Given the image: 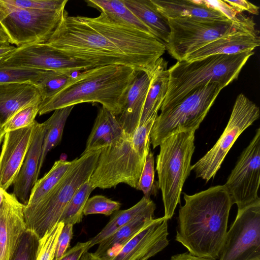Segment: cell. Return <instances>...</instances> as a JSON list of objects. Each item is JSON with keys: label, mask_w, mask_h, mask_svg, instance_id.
<instances>
[{"label": "cell", "mask_w": 260, "mask_h": 260, "mask_svg": "<svg viewBox=\"0 0 260 260\" xmlns=\"http://www.w3.org/2000/svg\"><path fill=\"white\" fill-rule=\"evenodd\" d=\"M44 44L94 67L124 66L149 74L166 50L154 36L104 12L88 17L71 16L66 11Z\"/></svg>", "instance_id": "1"}, {"label": "cell", "mask_w": 260, "mask_h": 260, "mask_svg": "<svg viewBox=\"0 0 260 260\" xmlns=\"http://www.w3.org/2000/svg\"><path fill=\"white\" fill-rule=\"evenodd\" d=\"M184 199L176 240L193 255L218 259L233 205L225 186H212L192 195L184 193Z\"/></svg>", "instance_id": "2"}, {"label": "cell", "mask_w": 260, "mask_h": 260, "mask_svg": "<svg viewBox=\"0 0 260 260\" xmlns=\"http://www.w3.org/2000/svg\"><path fill=\"white\" fill-rule=\"evenodd\" d=\"M139 72L119 65L94 67L80 72L50 98L39 104L40 115L82 103H99L116 117L121 111L125 94Z\"/></svg>", "instance_id": "3"}, {"label": "cell", "mask_w": 260, "mask_h": 260, "mask_svg": "<svg viewBox=\"0 0 260 260\" xmlns=\"http://www.w3.org/2000/svg\"><path fill=\"white\" fill-rule=\"evenodd\" d=\"M253 53L247 51L232 55L216 54L191 61H177L168 69L169 86L161 112L173 107L208 83H218L224 87L228 86L238 78Z\"/></svg>", "instance_id": "4"}, {"label": "cell", "mask_w": 260, "mask_h": 260, "mask_svg": "<svg viewBox=\"0 0 260 260\" xmlns=\"http://www.w3.org/2000/svg\"><path fill=\"white\" fill-rule=\"evenodd\" d=\"M196 131H182L165 138L160 144L156 170L161 191L165 216L170 219L178 204L184 183L191 170Z\"/></svg>", "instance_id": "5"}, {"label": "cell", "mask_w": 260, "mask_h": 260, "mask_svg": "<svg viewBox=\"0 0 260 260\" xmlns=\"http://www.w3.org/2000/svg\"><path fill=\"white\" fill-rule=\"evenodd\" d=\"M149 150L150 144H139L125 134L101 150L89 184L106 189L123 183L136 189Z\"/></svg>", "instance_id": "6"}, {"label": "cell", "mask_w": 260, "mask_h": 260, "mask_svg": "<svg viewBox=\"0 0 260 260\" xmlns=\"http://www.w3.org/2000/svg\"><path fill=\"white\" fill-rule=\"evenodd\" d=\"M101 150L82 153L65 176L25 220L40 239L59 222L73 194L94 171Z\"/></svg>", "instance_id": "7"}, {"label": "cell", "mask_w": 260, "mask_h": 260, "mask_svg": "<svg viewBox=\"0 0 260 260\" xmlns=\"http://www.w3.org/2000/svg\"><path fill=\"white\" fill-rule=\"evenodd\" d=\"M168 19L170 33L166 49L177 61L223 36L256 30L254 22L249 17L238 22L193 18Z\"/></svg>", "instance_id": "8"}, {"label": "cell", "mask_w": 260, "mask_h": 260, "mask_svg": "<svg viewBox=\"0 0 260 260\" xmlns=\"http://www.w3.org/2000/svg\"><path fill=\"white\" fill-rule=\"evenodd\" d=\"M224 87L218 83H208L198 88L173 107L161 112L155 118L150 133L153 148L174 133L199 128Z\"/></svg>", "instance_id": "9"}, {"label": "cell", "mask_w": 260, "mask_h": 260, "mask_svg": "<svg viewBox=\"0 0 260 260\" xmlns=\"http://www.w3.org/2000/svg\"><path fill=\"white\" fill-rule=\"evenodd\" d=\"M65 7L48 10L16 9L0 0V26L17 47L45 43L61 22Z\"/></svg>", "instance_id": "10"}, {"label": "cell", "mask_w": 260, "mask_h": 260, "mask_svg": "<svg viewBox=\"0 0 260 260\" xmlns=\"http://www.w3.org/2000/svg\"><path fill=\"white\" fill-rule=\"evenodd\" d=\"M259 108L243 93L237 97L228 124L215 145L191 166L197 178L207 182L220 169L240 135L259 117Z\"/></svg>", "instance_id": "11"}, {"label": "cell", "mask_w": 260, "mask_h": 260, "mask_svg": "<svg viewBox=\"0 0 260 260\" xmlns=\"http://www.w3.org/2000/svg\"><path fill=\"white\" fill-rule=\"evenodd\" d=\"M219 260H260V200L238 209Z\"/></svg>", "instance_id": "12"}, {"label": "cell", "mask_w": 260, "mask_h": 260, "mask_svg": "<svg viewBox=\"0 0 260 260\" xmlns=\"http://www.w3.org/2000/svg\"><path fill=\"white\" fill-rule=\"evenodd\" d=\"M260 128L241 153L224 185L233 204L238 209L260 200Z\"/></svg>", "instance_id": "13"}, {"label": "cell", "mask_w": 260, "mask_h": 260, "mask_svg": "<svg viewBox=\"0 0 260 260\" xmlns=\"http://www.w3.org/2000/svg\"><path fill=\"white\" fill-rule=\"evenodd\" d=\"M0 67H21L74 73L94 66L67 56L46 44L32 43L16 47L10 54L0 60Z\"/></svg>", "instance_id": "14"}, {"label": "cell", "mask_w": 260, "mask_h": 260, "mask_svg": "<svg viewBox=\"0 0 260 260\" xmlns=\"http://www.w3.org/2000/svg\"><path fill=\"white\" fill-rule=\"evenodd\" d=\"M168 219L154 218L114 255L105 260H139L150 257L169 244Z\"/></svg>", "instance_id": "15"}, {"label": "cell", "mask_w": 260, "mask_h": 260, "mask_svg": "<svg viewBox=\"0 0 260 260\" xmlns=\"http://www.w3.org/2000/svg\"><path fill=\"white\" fill-rule=\"evenodd\" d=\"M36 120L31 125L5 134L0 154V187L13 184L30 146Z\"/></svg>", "instance_id": "16"}, {"label": "cell", "mask_w": 260, "mask_h": 260, "mask_svg": "<svg viewBox=\"0 0 260 260\" xmlns=\"http://www.w3.org/2000/svg\"><path fill=\"white\" fill-rule=\"evenodd\" d=\"M24 205L12 193L5 192L0 206V260H9L26 225Z\"/></svg>", "instance_id": "17"}, {"label": "cell", "mask_w": 260, "mask_h": 260, "mask_svg": "<svg viewBox=\"0 0 260 260\" xmlns=\"http://www.w3.org/2000/svg\"><path fill=\"white\" fill-rule=\"evenodd\" d=\"M44 136L42 123L36 120L32 140L19 172L13 183L17 200L25 206L32 188L38 180L39 162Z\"/></svg>", "instance_id": "18"}, {"label": "cell", "mask_w": 260, "mask_h": 260, "mask_svg": "<svg viewBox=\"0 0 260 260\" xmlns=\"http://www.w3.org/2000/svg\"><path fill=\"white\" fill-rule=\"evenodd\" d=\"M150 80V74L139 72L125 94L121 111L116 118L127 136H132L139 126Z\"/></svg>", "instance_id": "19"}, {"label": "cell", "mask_w": 260, "mask_h": 260, "mask_svg": "<svg viewBox=\"0 0 260 260\" xmlns=\"http://www.w3.org/2000/svg\"><path fill=\"white\" fill-rule=\"evenodd\" d=\"M259 45L260 39L256 30L235 32L217 39L188 54L183 60L191 61L213 55L253 51Z\"/></svg>", "instance_id": "20"}, {"label": "cell", "mask_w": 260, "mask_h": 260, "mask_svg": "<svg viewBox=\"0 0 260 260\" xmlns=\"http://www.w3.org/2000/svg\"><path fill=\"white\" fill-rule=\"evenodd\" d=\"M42 94L39 87L30 83L0 84V125L17 112L27 106L40 104Z\"/></svg>", "instance_id": "21"}, {"label": "cell", "mask_w": 260, "mask_h": 260, "mask_svg": "<svg viewBox=\"0 0 260 260\" xmlns=\"http://www.w3.org/2000/svg\"><path fill=\"white\" fill-rule=\"evenodd\" d=\"M125 134L116 117L103 107L96 117L82 153L102 149L122 138Z\"/></svg>", "instance_id": "22"}, {"label": "cell", "mask_w": 260, "mask_h": 260, "mask_svg": "<svg viewBox=\"0 0 260 260\" xmlns=\"http://www.w3.org/2000/svg\"><path fill=\"white\" fill-rule=\"evenodd\" d=\"M167 62L160 57L150 74V84L141 114L139 126L158 115L166 98L169 82Z\"/></svg>", "instance_id": "23"}, {"label": "cell", "mask_w": 260, "mask_h": 260, "mask_svg": "<svg viewBox=\"0 0 260 260\" xmlns=\"http://www.w3.org/2000/svg\"><path fill=\"white\" fill-rule=\"evenodd\" d=\"M157 10L167 19L193 18L229 20L220 12L197 3L194 0H151Z\"/></svg>", "instance_id": "24"}, {"label": "cell", "mask_w": 260, "mask_h": 260, "mask_svg": "<svg viewBox=\"0 0 260 260\" xmlns=\"http://www.w3.org/2000/svg\"><path fill=\"white\" fill-rule=\"evenodd\" d=\"M156 205L152 200L143 197L131 208L116 211L108 223L90 241V248L110 236L120 228L142 216H153Z\"/></svg>", "instance_id": "25"}, {"label": "cell", "mask_w": 260, "mask_h": 260, "mask_svg": "<svg viewBox=\"0 0 260 260\" xmlns=\"http://www.w3.org/2000/svg\"><path fill=\"white\" fill-rule=\"evenodd\" d=\"M76 159L72 161L60 159L55 161L49 171L38 179L31 190L28 202L24 206L25 219L62 179Z\"/></svg>", "instance_id": "26"}, {"label": "cell", "mask_w": 260, "mask_h": 260, "mask_svg": "<svg viewBox=\"0 0 260 260\" xmlns=\"http://www.w3.org/2000/svg\"><path fill=\"white\" fill-rule=\"evenodd\" d=\"M127 7L164 44L169 38L168 19L156 9L151 0H123Z\"/></svg>", "instance_id": "27"}, {"label": "cell", "mask_w": 260, "mask_h": 260, "mask_svg": "<svg viewBox=\"0 0 260 260\" xmlns=\"http://www.w3.org/2000/svg\"><path fill=\"white\" fill-rule=\"evenodd\" d=\"M153 219V216H142L136 218L100 243L94 254L101 260L114 255Z\"/></svg>", "instance_id": "28"}, {"label": "cell", "mask_w": 260, "mask_h": 260, "mask_svg": "<svg viewBox=\"0 0 260 260\" xmlns=\"http://www.w3.org/2000/svg\"><path fill=\"white\" fill-rule=\"evenodd\" d=\"M74 107L68 106L54 110L52 115L42 123L44 136L39 166V172L48 153L60 143L67 118Z\"/></svg>", "instance_id": "29"}, {"label": "cell", "mask_w": 260, "mask_h": 260, "mask_svg": "<svg viewBox=\"0 0 260 260\" xmlns=\"http://www.w3.org/2000/svg\"><path fill=\"white\" fill-rule=\"evenodd\" d=\"M85 2L88 6L95 8L101 12L115 16L124 22L154 36L151 30L127 7L123 0H87Z\"/></svg>", "instance_id": "30"}, {"label": "cell", "mask_w": 260, "mask_h": 260, "mask_svg": "<svg viewBox=\"0 0 260 260\" xmlns=\"http://www.w3.org/2000/svg\"><path fill=\"white\" fill-rule=\"evenodd\" d=\"M93 189L89 184L88 179L82 184L67 204L59 222H62L64 224L73 225L81 222L84 215L85 205Z\"/></svg>", "instance_id": "31"}, {"label": "cell", "mask_w": 260, "mask_h": 260, "mask_svg": "<svg viewBox=\"0 0 260 260\" xmlns=\"http://www.w3.org/2000/svg\"><path fill=\"white\" fill-rule=\"evenodd\" d=\"M78 72L47 71L37 84L41 91L42 101L52 96L64 88L79 74H75Z\"/></svg>", "instance_id": "32"}, {"label": "cell", "mask_w": 260, "mask_h": 260, "mask_svg": "<svg viewBox=\"0 0 260 260\" xmlns=\"http://www.w3.org/2000/svg\"><path fill=\"white\" fill-rule=\"evenodd\" d=\"M47 71L21 67H0V84L30 83L37 85Z\"/></svg>", "instance_id": "33"}, {"label": "cell", "mask_w": 260, "mask_h": 260, "mask_svg": "<svg viewBox=\"0 0 260 260\" xmlns=\"http://www.w3.org/2000/svg\"><path fill=\"white\" fill-rule=\"evenodd\" d=\"M39 240L32 230L26 229L9 260H36Z\"/></svg>", "instance_id": "34"}, {"label": "cell", "mask_w": 260, "mask_h": 260, "mask_svg": "<svg viewBox=\"0 0 260 260\" xmlns=\"http://www.w3.org/2000/svg\"><path fill=\"white\" fill-rule=\"evenodd\" d=\"M154 158L150 150L146 155L144 167L136 189L141 190L144 197L150 199L151 195L155 196L159 189L158 182L154 180Z\"/></svg>", "instance_id": "35"}, {"label": "cell", "mask_w": 260, "mask_h": 260, "mask_svg": "<svg viewBox=\"0 0 260 260\" xmlns=\"http://www.w3.org/2000/svg\"><path fill=\"white\" fill-rule=\"evenodd\" d=\"M64 224L59 222L39 240L36 260H54L59 236Z\"/></svg>", "instance_id": "36"}, {"label": "cell", "mask_w": 260, "mask_h": 260, "mask_svg": "<svg viewBox=\"0 0 260 260\" xmlns=\"http://www.w3.org/2000/svg\"><path fill=\"white\" fill-rule=\"evenodd\" d=\"M39 104L27 106L15 113L3 125L5 132L6 133L32 124L39 112Z\"/></svg>", "instance_id": "37"}, {"label": "cell", "mask_w": 260, "mask_h": 260, "mask_svg": "<svg viewBox=\"0 0 260 260\" xmlns=\"http://www.w3.org/2000/svg\"><path fill=\"white\" fill-rule=\"evenodd\" d=\"M121 204L102 195H96L89 198L85 205L83 215L100 214L106 216L112 215L118 211Z\"/></svg>", "instance_id": "38"}, {"label": "cell", "mask_w": 260, "mask_h": 260, "mask_svg": "<svg viewBox=\"0 0 260 260\" xmlns=\"http://www.w3.org/2000/svg\"><path fill=\"white\" fill-rule=\"evenodd\" d=\"M195 2L201 5L216 10L222 14L228 19L238 22L244 20L247 17L239 13L232 6L226 3L224 1L221 0H194Z\"/></svg>", "instance_id": "39"}, {"label": "cell", "mask_w": 260, "mask_h": 260, "mask_svg": "<svg viewBox=\"0 0 260 260\" xmlns=\"http://www.w3.org/2000/svg\"><path fill=\"white\" fill-rule=\"evenodd\" d=\"M73 235V225L64 224L59 236L54 260H59L67 251Z\"/></svg>", "instance_id": "40"}, {"label": "cell", "mask_w": 260, "mask_h": 260, "mask_svg": "<svg viewBox=\"0 0 260 260\" xmlns=\"http://www.w3.org/2000/svg\"><path fill=\"white\" fill-rule=\"evenodd\" d=\"M90 241L78 242L76 245L67 251L59 260H80L83 254L88 252Z\"/></svg>", "instance_id": "41"}, {"label": "cell", "mask_w": 260, "mask_h": 260, "mask_svg": "<svg viewBox=\"0 0 260 260\" xmlns=\"http://www.w3.org/2000/svg\"><path fill=\"white\" fill-rule=\"evenodd\" d=\"M224 1L234 8L239 13H241L243 11H246L254 15H258L259 14V7L247 1L225 0Z\"/></svg>", "instance_id": "42"}, {"label": "cell", "mask_w": 260, "mask_h": 260, "mask_svg": "<svg viewBox=\"0 0 260 260\" xmlns=\"http://www.w3.org/2000/svg\"><path fill=\"white\" fill-rule=\"evenodd\" d=\"M170 260H213L212 259L201 257L193 255L190 253H183L173 255Z\"/></svg>", "instance_id": "43"}, {"label": "cell", "mask_w": 260, "mask_h": 260, "mask_svg": "<svg viewBox=\"0 0 260 260\" xmlns=\"http://www.w3.org/2000/svg\"><path fill=\"white\" fill-rule=\"evenodd\" d=\"M13 45H7L0 47V60L10 54L15 49Z\"/></svg>", "instance_id": "44"}, {"label": "cell", "mask_w": 260, "mask_h": 260, "mask_svg": "<svg viewBox=\"0 0 260 260\" xmlns=\"http://www.w3.org/2000/svg\"><path fill=\"white\" fill-rule=\"evenodd\" d=\"M10 43L7 35L0 26V47L10 45Z\"/></svg>", "instance_id": "45"}, {"label": "cell", "mask_w": 260, "mask_h": 260, "mask_svg": "<svg viewBox=\"0 0 260 260\" xmlns=\"http://www.w3.org/2000/svg\"><path fill=\"white\" fill-rule=\"evenodd\" d=\"M80 260H101L94 253L85 252Z\"/></svg>", "instance_id": "46"}, {"label": "cell", "mask_w": 260, "mask_h": 260, "mask_svg": "<svg viewBox=\"0 0 260 260\" xmlns=\"http://www.w3.org/2000/svg\"><path fill=\"white\" fill-rule=\"evenodd\" d=\"M6 133L5 132L3 127L0 125V145L3 139L4 138V136Z\"/></svg>", "instance_id": "47"}, {"label": "cell", "mask_w": 260, "mask_h": 260, "mask_svg": "<svg viewBox=\"0 0 260 260\" xmlns=\"http://www.w3.org/2000/svg\"><path fill=\"white\" fill-rule=\"evenodd\" d=\"M6 191L4 190V189L0 187V206L3 202L4 197V194Z\"/></svg>", "instance_id": "48"}]
</instances>
